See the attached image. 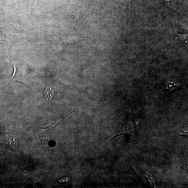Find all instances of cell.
I'll return each instance as SVG.
<instances>
[{
    "mask_svg": "<svg viewBox=\"0 0 188 188\" xmlns=\"http://www.w3.org/2000/svg\"><path fill=\"white\" fill-rule=\"evenodd\" d=\"M138 130L136 124L133 122H127L122 126L119 133L112 140L118 136L122 135L129 134L134 136L135 137L137 135Z\"/></svg>",
    "mask_w": 188,
    "mask_h": 188,
    "instance_id": "6da1fadb",
    "label": "cell"
},
{
    "mask_svg": "<svg viewBox=\"0 0 188 188\" xmlns=\"http://www.w3.org/2000/svg\"><path fill=\"white\" fill-rule=\"evenodd\" d=\"M57 89L55 86H47L44 92V95L47 100L50 101L57 92Z\"/></svg>",
    "mask_w": 188,
    "mask_h": 188,
    "instance_id": "7a4b0ae2",
    "label": "cell"
},
{
    "mask_svg": "<svg viewBox=\"0 0 188 188\" xmlns=\"http://www.w3.org/2000/svg\"><path fill=\"white\" fill-rule=\"evenodd\" d=\"M8 144L12 149L15 150H18V143L17 140L16 139L11 137L9 133H8Z\"/></svg>",
    "mask_w": 188,
    "mask_h": 188,
    "instance_id": "3957f363",
    "label": "cell"
},
{
    "mask_svg": "<svg viewBox=\"0 0 188 188\" xmlns=\"http://www.w3.org/2000/svg\"><path fill=\"white\" fill-rule=\"evenodd\" d=\"M178 134L180 136H188V131L187 130H184L178 133Z\"/></svg>",
    "mask_w": 188,
    "mask_h": 188,
    "instance_id": "277c9868",
    "label": "cell"
}]
</instances>
